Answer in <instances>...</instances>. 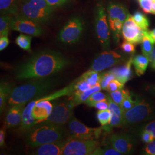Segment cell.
I'll list each match as a JSON object with an SVG mask.
<instances>
[{"label":"cell","mask_w":155,"mask_h":155,"mask_svg":"<svg viewBox=\"0 0 155 155\" xmlns=\"http://www.w3.org/2000/svg\"><path fill=\"white\" fill-rule=\"evenodd\" d=\"M70 61L61 54L51 50H44L35 54L17 71V80L40 79L62 70Z\"/></svg>","instance_id":"6da1fadb"},{"label":"cell","mask_w":155,"mask_h":155,"mask_svg":"<svg viewBox=\"0 0 155 155\" xmlns=\"http://www.w3.org/2000/svg\"><path fill=\"white\" fill-rule=\"evenodd\" d=\"M52 84V82L46 78L36 79L29 83L12 89L8 102L11 105L26 104L30 100L48 92Z\"/></svg>","instance_id":"7a4b0ae2"},{"label":"cell","mask_w":155,"mask_h":155,"mask_svg":"<svg viewBox=\"0 0 155 155\" xmlns=\"http://www.w3.org/2000/svg\"><path fill=\"white\" fill-rule=\"evenodd\" d=\"M54 11L45 0H20L13 16L27 18L43 24L49 21Z\"/></svg>","instance_id":"3957f363"},{"label":"cell","mask_w":155,"mask_h":155,"mask_svg":"<svg viewBox=\"0 0 155 155\" xmlns=\"http://www.w3.org/2000/svg\"><path fill=\"white\" fill-rule=\"evenodd\" d=\"M65 131L63 127L41 123L35 125L27 131V144L31 147L63 140Z\"/></svg>","instance_id":"277c9868"},{"label":"cell","mask_w":155,"mask_h":155,"mask_svg":"<svg viewBox=\"0 0 155 155\" xmlns=\"http://www.w3.org/2000/svg\"><path fill=\"white\" fill-rule=\"evenodd\" d=\"M75 107L72 98L66 101L55 102L49 117L41 123L63 127L73 116V109Z\"/></svg>","instance_id":"5b68a950"},{"label":"cell","mask_w":155,"mask_h":155,"mask_svg":"<svg viewBox=\"0 0 155 155\" xmlns=\"http://www.w3.org/2000/svg\"><path fill=\"white\" fill-rule=\"evenodd\" d=\"M99 145L96 140L69 138L64 140L62 155H92Z\"/></svg>","instance_id":"8992f818"},{"label":"cell","mask_w":155,"mask_h":155,"mask_svg":"<svg viewBox=\"0 0 155 155\" xmlns=\"http://www.w3.org/2000/svg\"><path fill=\"white\" fill-rule=\"evenodd\" d=\"M110 30L105 8L102 3H98L95 10V31L98 41L104 50L109 49L110 47Z\"/></svg>","instance_id":"52a82bcc"},{"label":"cell","mask_w":155,"mask_h":155,"mask_svg":"<svg viewBox=\"0 0 155 155\" xmlns=\"http://www.w3.org/2000/svg\"><path fill=\"white\" fill-rule=\"evenodd\" d=\"M84 22L79 16L70 18L59 33L58 39L64 44L72 45L77 43L83 32Z\"/></svg>","instance_id":"ba28073f"},{"label":"cell","mask_w":155,"mask_h":155,"mask_svg":"<svg viewBox=\"0 0 155 155\" xmlns=\"http://www.w3.org/2000/svg\"><path fill=\"white\" fill-rule=\"evenodd\" d=\"M103 127H90L80 122L72 116L68 122V133L69 138L97 140L100 137Z\"/></svg>","instance_id":"9c48e42d"},{"label":"cell","mask_w":155,"mask_h":155,"mask_svg":"<svg viewBox=\"0 0 155 155\" xmlns=\"http://www.w3.org/2000/svg\"><path fill=\"white\" fill-rule=\"evenodd\" d=\"M123 56L115 51H104L99 54L92 61L89 70L101 72L121 63Z\"/></svg>","instance_id":"30bf717a"},{"label":"cell","mask_w":155,"mask_h":155,"mask_svg":"<svg viewBox=\"0 0 155 155\" xmlns=\"http://www.w3.org/2000/svg\"><path fill=\"white\" fill-rule=\"evenodd\" d=\"M152 112L150 105L145 101L137 102L130 109L123 112V124H130L141 121Z\"/></svg>","instance_id":"8fae6325"},{"label":"cell","mask_w":155,"mask_h":155,"mask_svg":"<svg viewBox=\"0 0 155 155\" xmlns=\"http://www.w3.org/2000/svg\"><path fill=\"white\" fill-rule=\"evenodd\" d=\"M11 29L35 37L40 36L43 33V29L41 24L27 18L19 17L13 16L12 21Z\"/></svg>","instance_id":"7c38bea8"},{"label":"cell","mask_w":155,"mask_h":155,"mask_svg":"<svg viewBox=\"0 0 155 155\" xmlns=\"http://www.w3.org/2000/svg\"><path fill=\"white\" fill-rule=\"evenodd\" d=\"M145 31L135 22L133 17L130 15L124 22L122 35L125 40L137 45L141 43Z\"/></svg>","instance_id":"4fadbf2b"},{"label":"cell","mask_w":155,"mask_h":155,"mask_svg":"<svg viewBox=\"0 0 155 155\" xmlns=\"http://www.w3.org/2000/svg\"><path fill=\"white\" fill-rule=\"evenodd\" d=\"M34 100L36 104L32 109V114L36 121V124H38L44 122L49 117L54 105L50 102V100L46 99L45 96Z\"/></svg>","instance_id":"5bb4252c"},{"label":"cell","mask_w":155,"mask_h":155,"mask_svg":"<svg viewBox=\"0 0 155 155\" xmlns=\"http://www.w3.org/2000/svg\"><path fill=\"white\" fill-rule=\"evenodd\" d=\"M111 146L123 155L129 153L132 148L130 139L124 134H113L109 138Z\"/></svg>","instance_id":"9a60e30c"},{"label":"cell","mask_w":155,"mask_h":155,"mask_svg":"<svg viewBox=\"0 0 155 155\" xmlns=\"http://www.w3.org/2000/svg\"><path fill=\"white\" fill-rule=\"evenodd\" d=\"M25 104H18L12 106L7 111L5 117L6 127H15L21 124L23 110Z\"/></svg>","instance_id":"2e32d148"},{"label":"cell","mask_w":155,"mask_h":155,"mask_svg":"<svg viewBox=\"0 0 155 155\" xmlns=\"http://www.w3.org/2000/svg\"><path fill=\"white\" fill-rule=\"evenodd\" d=\"M106 12L108 19H118L124 22L130 15L127 9L121 4L110 1L107 4Z\"/></svg>","instance_id":"e0dca14e"},{"label":"cell","mask_w":155,"mask_h":155,"mask_svg":"<svg viewBox=\"0 0 155 155\" xmlns=\"http://www.w3.org/2000/svg\"><path fill=\"white\" fill-rule=\"evenodd\" d=\"M64 140L43 144L38 147L33 155H62Z\"/></svg>","instance_id":"ac0fdd59"},{"label":"cell","mask_w":155,"mask_h":155,"mask_svg":"<svg viewBox=\"0 0 155 155\" xmlns=\"http://www.w3.org/2000/svg\"><path fill=\"white\" fill-rule=\"evenodd\" d=\"M133 61V57L132 56L129 61L124 66L118 67H115L111 69L109 71L113 74L115 78L121 83L125 84L132 77L131 66Z\"/></svg>","instance_id":"d6986e66"},{"label":"cell","mask_w":155,"mask_h":155,"mask_svg":"<svg viewBox=\"0 0 155 155\" xmlns=\"http://www.w3.org/2000/svg\"><path fill=\"white\" fill-rule=\"evenodd\" d=\"M102 89L100 83L96 84L95 86L91 87L89 90L84 91L83 93H79L77 92L74 91L73 93L74 96L72 97V99L75 104V105H78L81 104L85 103L86 101L88 99L89 97L95 92L101 91Z\"/></svg>","instance_id":"ffe728a7"},{"label":"cell","mask_w":155,"mask_h":155,"mask_svg":"<svg viewBox=\"0 0 155 155\" xmlns=\"http://www.w3.org/2000/svg\"><path fill=\"white\" fill-rule=\"evenodd\" d=\"M20 0H0L1 15L15 16Z\"/></svg>","instance_id":"44dd1931"},{"label":"cell","mask_w":155,"mask_h":155,"mask_svg":"<svg viewBox=\"0 0 155 155\" xmlns=\"http://www.w3.org/2000/svg\"><path fill=\"white\" fill-rule=\"evenodd\" d=\"M149 62V58L144 55H139L133 58L132 64L134 67L136 72L138 76H141L144 74L147 70Z\"/></svg>","instance_id":"7402d4cb"},{"label":"cell","mask_w":155,"mask_h":155,"mask_svg":"<svg viewBox=\"0 0 155 155\" xmlns=\"http://www.w3.org/2000/svg\"><path fill=\"white\" fill-rule=\"evenodd\" d=\"M155 41L150 36L149 31L147 30L145 31L144 37L141 41V47L142 52L144 56L148 57L150 59V55L152 53V51L154 48Z\"/></svg>","instance_id":"603a6c76"},{"label":"cell","mask_w":155,"mask_h":155,"mask_svg":"<svg viewBox=\"0 0 155 155\" xmlns=\"http://www.w3.org/2000/svg\"><path fill=\"white\" fill-rule=\"evenodd\" d=\"M109 27L111 32L113 34V38L115 41L118 43L120 41L121 36L122 35V27L124 22L118 19L110 20L108 19Z\"/></svg>","instance_id":"cb8c5ba5"},{"label":"cell","mask_w":155,"mask_h":155,"mask_svg":"<svg viewBox=\"0 0 155 155\" xmlns=\"http://www.w3.org/2000/svg\"><path fill=\"white\" fill-rule=\"evenodd\" d=\"M11 85L9 83H1L0 84V111L2 113L8 102L10 92L11 91Z\"/></svg>","instance_id":"d4e9b609"},{"label":"cell","mask_w":155,"mask_h":155,"mask_svg":"<svg viewBox=\"0 0 155 155\" xmlns=\"http://www.w3.org/2000/svg\"><path fill=\"white\" fill-rule=\"evenodd\" d=\"M13 16L1 15L0 17V36H8L11 29V24Z\"/></svg>","instance_id":"484cf974"},{"label":"cell","mask_w":155,"mask_h":155,"mask_svg":"<svg viewBox=\"0 0 155 155\" xmlns=\"http://www.w3.org/2000/svg\"><path fill=\"white\" fill-rule=\"evenodd\" d=\"M102 75V74L100 73V72L89 70L82 74L81 77L85 79L91 85V86L93 87L96 84L100 83Z\"/></svg>","instance_id":"4316f807"},{"label":"cell","mask_w":155,"mask_h":155,"mask_svg":"<svg viewBox=\"0 0 155 155\" xmlns=\"http://www.w3.org/2000/svg\"><path fill=\"white\" fill-rule=\"evenodd\" d=\"M31 40L32 36L27 34H20L16 39V45L22 48V50H25L28 52L31 51Z\"/></svg>","instance_id":"83f0119b"},{"label":"cell","mask_w":155,"mask_h":155,"mask_svg":"<svg viewBox=\"0 0 155 155\" xmlns=\"http://www.w3.org/2000/svg\"><path fill=\"white\" fill-rule=\"evenodd\" d=\"M132 17L134 21L144 31L148 30L150 22L144 14L140 12H136L132 16Z\"/></svg>","instance_id":"f1b7e54d"},{"label":"cell","mask_w":155,"mask_h":155,"mask_svg":"<svg viewBox=\"0 0 155 155\" xmlns=\"http://www.w3.org/2000/svg\"><path fill=\"white\" fill-rule=\"evenodd\" d=\"M111 113L108 109L105 110H99L97 114V117L101 126H105L110 121Z\"/></svg>","instance_id":"f546056e"},{"label":"cell","mask_w":155,"mask_h":155,"mask_svg":"<svg viewBox=\"0 0 155 155\" xmlns=\"http://www.w3.org/2000/svg\"><path fill=\"white\" fill-rule=\"evenodd\" d=\"M128 93L129 91L127 90L120 89L116 91L110 92V96L111 100H113L115 103H116L118 105H120L125 96Z\"/></svg>","instance_id":"4dcf8cb0"},{"label":"cell","mask_w":155,"mask_h":155,"mask_svg":"<svg viewBox=\"0 0 155 155\" xmlns=\"http://www.w3.org/2000/svg\"><path fill=\"white\" fill-rule=\"evenodd\" d=\"M137 103V101H133L129 92L125 96L120 104V107L123 112H125L130 109Z\"/></svg>","instance_id":"1f68e13d"},{"label":"cell","mask_w":155,"mask_h":155,"mask_svg":"<svg viewBox=\"0 0 155 155\" xmlns=\"http://www.w3.org/2000/svg\"><path fill=\"white\" fill-rule=\"evenodd\" d=\"M91 87V85L85 79L80 77L75 81V91L79 93H83Z\"/></svg>","instance_id":"d6a6232c"},{"label":"cell","mask_w":155,"mask_h":155,"mask_svg":"<svg viewBox=\"0 0 155 155\" xmlns=\"http://www.w3.org/2000/svg\"><path fill=\"white\" fill-rule=\"evenodd\" d=\"M122 155L119 151L112 148H102L98 147L94 150L92 155Z\"/></svg>","instance_id":"836d02e7"},{"label":"cell","mask_w":155,"mask_h":155,"mask_svg":"<svg viewBox=\"0 0 155 155\" xmlns=\"http://www.w3.org/2000/svg\"><path fill=\"white\" fill-rule=\"evenodd\" d=\"M106 98V95L99 91L91 94L88 98V99L86 101L85 103L89 106V107H90L91 105L95 102H97L101 100H105Z\"/></svg>","instance_id":"e575fe53"},{"label":"cell","mask_w":155,"mask_h":155,"mask_svg":"<svg viewBox=\"0 0 155 155\" xmlns=\"http://www.w3.org/2000/svg\"><path fill=\"white\" fill-rule=\"evenodd\" d=\"M116 79L114 75L111 74L109 71L107 72H105L102 74L101 81L100 82V84L101 86V88L104 90H107V87L109 83L113 79Z\"/></svg>","instance_id":"d590c367"},{"label":"cell","mask_w":155,"mask_h":155,"mask_svg":"<svg viewBox=\"0 0 155 155\" xmlns=\"http://www.w3.org/2000/svg\"><path fill=\"white\" fill-rule=\"evenodd\" d=\"M124 84L121 83L116 79H114L112 80L109 84L107 91H108L109 92H111V91H116L118 90L122 89L124 87Z\"/></svg>","instance_id":"8d00e7d4"},{"label":"cell","mask_w":155,"mask_h":155,"mask_svg":"<svg viewBox=\"0 0 155 155\" xmlns=\"http://www.w3.org/2000/svg\"><path fill=\"white\" fill-rule=\"evenodd\" d=\"M121 48L122 51L126 53L132 54L134 53L135 51V47L133 43L125 40L121 45Z\"/></svg>","instance_id":"74e56055"},{"label":"cell","mask_w":155,"mask_h":155,"mask_svg":"<svg viewBox=\"0 0 155 155\" xmlns=\"http://www.w3.org/2000/svg\"><path fill=\"white\" fill-rule=\"evenodd\" d=\"M139 4L144 12L147 13H151L152 0H139Z\"/></svg>","instance_id":"f35d334b"},{"label":"cell","mask_w":155,"mask_h":155,"mask_svg":"<svg viewBox=\"0 0 155 155\" xmlns=\"http://www.w3.org/2000/svg\"><path fill=\"white\" fill-rule=\"evenodd\" d=\"M90 107H95L98 110H105L108 109L109 102L107 99L106 98L105 100H101L97 102H95L93 104H92Z\"/></svg>","instance_id":"ab89813d"},{"label":"cell","mask_w":155,"mask_h":155,"mask_svg":"<svg viewBox=\"0 0 155 155\" xmlns=\"http://www.w3.org/2000/svg\"><path fill=\"white\" fill-rule=\"evenodd\" d=\"M53 9L64 5L69 0H45Z\"/></svg>","instance_id":"60d3db41"},{"label":"cell","mask_w":155,"mask_h":155,"mask_svg":"<svg viewBox=\"0 0 155 155\" xmlns=\"http://www.w3.org/2000/svg\"><path fill=\"white\" fill-rule=\"evenodd\" d=\"M144 150L147 155H155V139L148 143Z\"/></svg>","instance_id":"b9f144b4"},{"label":"cell","mask_w":155,"mask_h":155,"mask_svg":"<svg viewBox=\"0 0 155 155\" xmlns=\"http://www.w3.org/2000/svg\"><path fill=\"white\" fill-rule=\"evenodd\" d=\"M154 139V137L150 132L144 130L143 133L142 134V140H143L144 143L148 144L152 141H153Z\"/></svg>","instance_id":"7bdbcfd3"},{"label":"cell","mask_w":155,"mask_h":155,"mask_svg":"<svg viewBox=\"0 0 155 155\" xmlns=\"http://www.w3.org/2000/svg\"><path fill=\"white\" fill-rule=\"evenodd\" d=\"M9 44V40L8 36H0V51L5 50Z\"/></svg>","instance_id":"ee69618b"},{"label":"cell","mask_w":155,"mask_h":155,"mask_svg":"<svg viewBox=\"0 0 155 155\" xmlns=\"http://www.w3.org/2000/svg\"><path fill=\"white\" fill-rule=\"evenodd\" d=\"M6 129V127L5 125L0 130V146L1 148H3L5 145V139Z\"/></svg>","instance_id":"f6af8a7d"},{"label":"cell","mask_w":155,"mask_h":155,"mask_svg":"<svg viewBox=\"0 0 155 155\" xmlns=\"http://www.w3.org/2000/svg\"><path fill=\"white\" fill-rule=\"evenodd\" d=\"M145 130L150 132L155 139V121L149 123L145 127Z\"/></svg>","instance_id":"bcb514c9"},{"label":"cell","mask_w":155,"mask_h":155,"mask_svg":"<svg viewBox=\"0 0 155 155\" xmlns=\"http://www.w3.org/2000/svg\"><path fill=\"white\" fill-rule=\"evenodd\" d=\"M150 61L151 63V67L153 68H155V47L152 51L150 57Z\"/></svg>","instance_id":"7dc6e473"},{"label":"cell","mask_w":155,"mask_h":155,"mask_svg":"<svg viewBox=\"0 0 155 155\" xmlns=\"http://www.w3.org/2000/svg\"><path fill=\"white\" fill-rule=\"evenodd\" d=\"M149 33H150V36L155 42V29H153L152 31H149Z\"/></svg>","instance_id":"c3c4849f"},{"label":"cell","mask_w":155,"mask_h":155,"mask_svg":"<svg viewBox=\"0 0 155 155\" xmlns=\"http://www.w3.org/2000/svg\"><path fill=\"white\" fill-rule=\"evenodd\" d=\"M151 13L155 14V1L152 0V11Z\"/></svg>","instance_id":"681fc988"},{"label":"cell","mask_w":155,"mask_h":155,"mask_svg":"<svg viewBox=\"0 0 155 155\" xmlns=\"http://www.w3.org/2000/svg\"></svg>","instance_id":"f907efd6"}]
</instances>
